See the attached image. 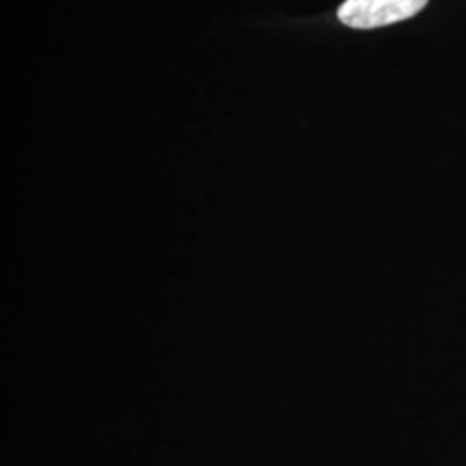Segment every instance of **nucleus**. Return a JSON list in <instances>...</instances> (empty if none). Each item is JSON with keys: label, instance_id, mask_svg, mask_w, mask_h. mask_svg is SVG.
<instances>
[{"label": "nucleus", "instance_id": "f257e3e1", "mask_svg": "<svg viewBox=\"0 0 466 466\" xmlns=\"http://www.w3.org/2000/svg\"><path fill=\"white\" fill-rule=\"evenodd\" d=\"M429 0H346L337 16L358 30H371L417 16Z\"/></svg>", "mask_w": 466, "mask_h": 466}]
</instances>
